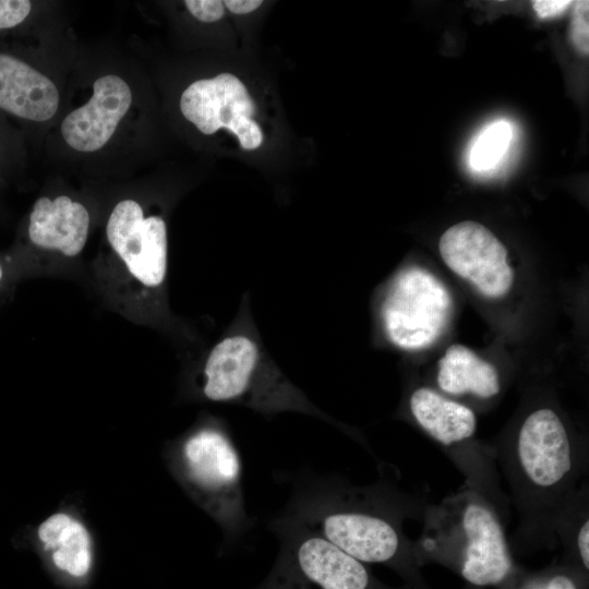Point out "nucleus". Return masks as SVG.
<instances>
[{"mask_svg": "<svg viewBox=\"0 0 589 589\" xmlns=\"http://www.w3.org/2000/svg\"><path fill=\"white\" fill-rule=\"evenodd\" d=\"M401 505L384 488H356L301 477L280 515L321 534L363 564H383L413 578L417 558L401 529Z\"/></svg>", "mask_w": 589, "mask_h": 589, "instance_id": "obj_1", "label": "nucleus"}, {"mask_svg": "<svg viewBox=\"0 0 589 589\" xmlns=\"http://www.w3.org/2000/svg\"><path fill=\"white\" fill-rule=\"evenodd\" d=\"M412 548L417 560L430 558L452 566L477 587L503 584L514 572L500 518L476 490L429 506L423 533Z\"/></svg>", "mask_w": 589, "mask_h": 589, "instance_id": "obj_2", "label": "nucleus"}, {"mask_svg": "<svg viewBox=\"0 0 589 589\" xmlns=\"http://www.w3.org/2000/svg\"><path fill=\"white\" fill-rule=\"evenodd\" d=\"M504 452L524 521L551 526L567 507L578 470V450L561 417L549 407L533 410Z\"/></svg>", "mask_w": 589, "mask_h": 589, "instance_id": "obj_3", "label": "nucleus"}, {"mask_svg": "<svg viewBox=\"0 0 589 589\" xmlns=\"http://www.w3.org/2000/svg\"><path fill=\"white\" fill-rule=\"evenodd\" d=\"M178 472L219 524L231 544L254 526L242 485V460L230 434L218 424L200 426L176 452Z\"/></svg>", "mask_w": 589, "mask_h": 589, "instance_id": "obj_4", "label": "nucleus"}, {"mask_svg": "<svg viewBox=\"0 0 589 589\" xmlns=\"http://www.w3.org/2000/svg\"><path fill=\"white\" fill-rule=\"evenodd\" d=\"M269 528L279 539V552L268 575L252 589H392L303 525L278 515Z\"/></svg>", "mask_w": 589, "mask_h": 589, "instance_id": "obj_5", "label": "nucleus"}, {"mask_svg": "<svg viewBox=\"0 0 589 589\" xmlns=\"http://www.w3.org/2000/svg\"><path fill=\"white\" fill-rule=\"evenodd\" d=\"M202 393L212 401L241 404L263 412L294 410L323 418L281 374L262 362L256 342L244 335L226 337L212 349Z\"/></svg>", "mask_w": 589, "mask_h": 589, "instance_id": "obj_6", "label": "nucleus"}, {"mask_svg": "<svg viewBox=\"0 0 589 589\" xmlns=\"http://www.w3.org/2000/svg\"><path fill=\"white\" fill-rule=\"evenodd\" d=\"M450 309V294L436 277L408 268L395 278L383 301L384 330L399 348L421 349L442 334Z\"/></svg>", "mask_w": 589, "mask_h": 589, "instance_id": "obj_7", "label": "nucleus"}, {"mask_svg": "<svg viewBox=\"0 0 589 589\" xmlns=\"http://www.w3.org/2000/svg\"><path fill=\"white\" fill-rule=\"evenodd\" d=\"M180 109L187 120L202 133L211 135L228 129L244 149H255L263 133L253 119L255 104L245 85L231 73L190 84L180 97Z\"/></svg>", "mask_w": 589, "mask_h": 589, "instance_id": "obj_8", "label": "nucleus"}, {"mask_svg": "<svg viewBox=\"0 0 589 589\" xmlns=\"http://www.w3.org/2000/svg\"><path fill=\"white\" fill-rule=\"evenodd\" d=\"M438 251L456 275L470 281L483 296H505L514 281L504 244L480 223L460 221L440 238Z\"/></svg>", "mask_w": 589, "mask_h": 589, "instance_id": "obj_9", "label": "nucleus"}, {"mask_svg": "<svg viewBox=\"0 0 589 589\" xmlns=\"http://www.w3.org/2000/svg\"><path fill=\"white\" fill-rule=\"evenodd\" d=\"M106 233L115 252L140 283L156 287L164 281L167 229L161 217H144L139 203L123 200L111 212Z\"/></svg>", "mask_w": 589, "mask_h": 589, "instance_id": "obj_10", "label": "nucleus"}, {"mask_svg": "<svg viewBox=\"0 0 589 589\" xmlns=\"http://www.w3.org/2000/svg\"><path fill=\"white\" fill-rule=\"evenodd\" d=\"M132 103V93L118 75L107 74L93 85V96L61 124L64 141L79 152L100 149L110 140Z\"/></svg>", "mask_w": 589, "mask_h": 589, "instance_id": "obj_11", "label": "nucleus"}, {"mask_svg": "<svg viewBox=\"0 0 589 589\" xmlns=\"http://www.w3.org/2000/svg\"><path fill=\"white\" fill-rule=\"evenodd\" d=\"M88 228L89 214L86 207L61 195L55 200L40 197L35 202L27 233L31 242L38 248L75 256L85 245Z\"/></svg>", "mask_w": 589, "mask_h": 589, "instance_id": "obj_12", "label": "nucleus"}, {"mask_svg": "<svg viewBox=\"0 0 589 589\" xmlns=\"http://www.w3.org/2000/svg\"><path fill=\"white\" fill-rule=\"evenodd\" d=\"M59 106L55 84L15 57L0 53V108L23 119L46 121Z\"/></svg>", "mask_w": 589, "mask_h": 589, "instance_id": "obj_13", "label": "nucleus"}, {"mask_svg": "<svg viewBox=\"0 0 589 589\" xmlns=\"http://www.w3.org/2000/svg\"><path fill=\"white\" fill-rule=\"evenodd\" d=\"M43 552L63 579L82 585L93 569V550L85 526L65 513L46 518L37 529Z\"/></svg>", "mask_w": 589, "mask_h": 589, "instance_id": "obj_14", "label": "nucleus"}, {"mask_svg": "<svg viewBox=\"0 0 589 589\" xmlns=\"http://www.w3.org/2000/svg\"><path fill=\"white\" fill-rule=\"evenodd\" d=\"M409 410L419 426L445 447L467 442L476 433L472 409L429 387H418L411 393Z\"/></svg>", "mask_w": 589, "mask_h": 589, "instance_id": "obj_15", "label": "nucleus"}, {"mask_svg": "<svg viewBox=\"0 0 589 589\" xmlns=\"http://www.w3.org/2000/svg\"><path fill=\"white\" fill-rule=\"evenodd\" d=\"M438 387L450 395L491 398L500 393L497 370L464 345H452L438 360Z\"/></svg>", "mask_w": 589, "mask_h": 589, "instance_id": "obj_16", "label": "nucleus"}, {"mask_svg": "<svg viewBox=\"0 0 589 589\" xmlns=\"http://www.w3.org/2000/svg\"><path fill=\"white\" fill-rule=\"evenodd\" d=\"M514 140V128L505 119L485 125L472 140L467 164L472 172L489 175L503 163Z\"/></svg>", "mask_w": 589, "mask_h": 589, "instance_id": "obj_17", "label": "nucleus"}, {"mask_svg": "<svg viewBox=\"0 0 589 589\" xmlns=\"http://www.w3.org/2000/svg\"><path fill=\"white\" fill-rule=\"evenodd\" d=\"M570 39L582 55L589 52V1L579 0L574 5L570 23Z\"/></svg>", "mask_w": 589, "mask_h": 589, "instance_id": "obj_18", "label": "nucleus"}, {"mask_svg": "<svg viewBox=\"0 0 589 589\" xmlns=\"http://www.w3.org/2000/svg\"><path fill=\"white\" fill-rule=\"evenodd\" d=\"M32 4L27 0H0V29L22 23L29 14Z\"/></svg>", "mask_w": 589, "mask_h": 589, "instance_id": "obj_19", "label": "nucleus"}, {"mask_svg": "<svg viewBox=\"0 0 589 589\" xmlns=\"http://www.w3.org/2000/svg\"><path fill=\"white\" fill-rule=\"evenodd\" d=\"M184 4L190 13L202 22H216L225 14V4L220 0H187Z\"/></svg>", "mask_w": 589, "mask_h": 589, "instance_id": "obj_20", "label": "nucleus"}, {"mask_svg": "<svg viewBox=\"0 0 589 589\" xmlns=\"http://www.w3.org/2000/svg\"><path fill=\"white\" fill-rule=\"evenodd\" d=\"M577 528L572 534V540L574 541V548L577 552V556L581 566L586 569L589 568V520L588 516L582 515L579 520L576 522Z\"/></svg>", "mask_w": 589, "mask_h": 589, "instance_id": "obj_21", "label": "nucleus"}, {"mask_svg": "<svg viewBox=\"0 0 589 589\" xmlns=\"http://www.w3.org/2000/svg\"><path fill=\"white\" fill-rule=\"evenodd\" d=\"M526 589H578L575 580L567 574L556 573L531 582Z\"/></svg>", "mask_w": 589, "mask_h": 589, "instance_id": "obj_22", "label": "nucleus"}, {"mask_svg": "<svg viewBox=\"0 0 589 589\" xmlns=\"http://www.w3.org/2000/svg\"><path fill=\"white\" fill-rule=\"evenodd\" d=\"M572 3L569 0H536L532 7L538 16L548 19L562 14Z\"/></svg>", "mask_w": 589, "mask_h": 589, "instance_id": "obj_23", "label": "nucleus"}, {"mask_svg": "<svg viewBox=\"0 0 589 589\" xmlns=\"http://www.w3.org/2000/svg\"><path fill=\"white\" fill-rule=\"evenodd\" d=\"M263 3L262 0H226L225 7L235 14H247L255 11Z\"/></svg>", "mask_w": 589, "mask_h": 589, "instance_id": "obj_24", "label": "nucleus"}, {"mask_svg": "<svg viewBox=\"0 0 589 589\" xmlns=\"http://www.w3.org/2000/svg\"><path fill=\"white\" fill-rule=\"evenodd\" d=\"M4 279H5V271L2 264L0 263V287L4 283Z\"/></svg>", "mask_w": 589, "mask_h": 589, "instance_id": "obj_25", "label": "nucleus"}]
</instances>
